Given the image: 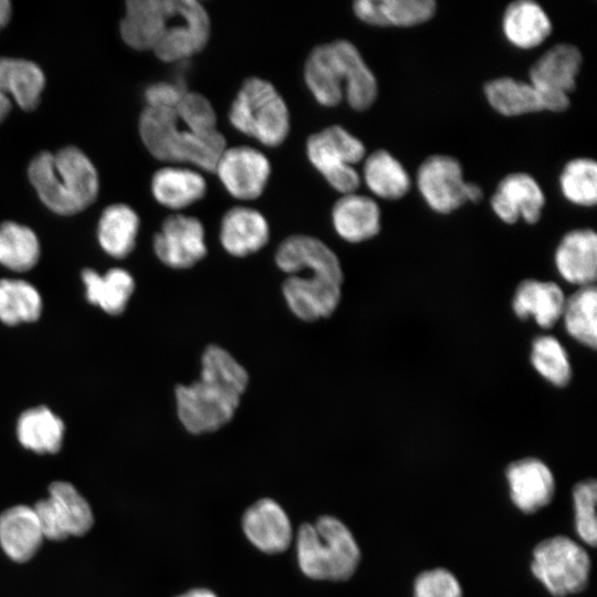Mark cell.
I'll list each match as a JSON object with an SVG mask.
<instances>
[{"instance_id": "obj_1", "label": "cell", "mask_w": 597, "mask_h": 597, "mask_svg": "<svg viewBox=\"0 0 597 597\" xmlns=\"http://www.w3.org/2000/svg\"><path fill=\"white\" fill-rule=\"evenodd\" d=\"M248 384V371L227 349L207 346L199 379L175 388L181 425L193 434L219 430L233 418Z\"/></svg>"}, {"instance_id": "obj_2", "label": "cell", "mask_w": 597, "mask_h": 597, "mask_svg": "<svg viewBox=\"0 0 597 597\" xmlns=\"http://www.w3.org/2000/svg\"><path fill=\"white\" fill-rule=\"evenodd\" d=\"M304 80L316 102L327 107L336 106L345 97L352 108L365 111L378 93L375 75L347 40L315 46L306 59Z\"/></svg>"}, {"instance_id": "obj_3", "label": "cell", "mask_w": 597, "mask_h": 597, "mask_svg": "<svg viewBox=\"0 0 597 597\" xmlns=\"http://www.w3.org/2000/svg\"><path fill=\"white\" fill-rule=\"evenodd\" d=\"M28 177L40 200L59 214H75L97 197V171L88 157L74 146L55 154H38L29 165Z\"/></svg>"}, {"instance_id": "obj_4", "label": "cell", "mask_w": 597, "mask_h": 597, "mask_svg": "<svg viewBox=\"0 0 597 597\" xmlns=\"http://www.w3.org/2000/svg\"><path fill=\"white\" fill-rule=\"evenodd\" d=\"M140 138L147 150L167 163L190 164L214 171L226 139L217 130L202 135L182 125L174 109L145 107L138 124Z\"/></svg>"}, {"instance_id": "obj_5", "label": "cell", "mask_w": 597, "mask_h": 597, "mask_svg": "<svg viewBox=\"0 0 597 597\" xmlns=\"http://www.w3.org/2000/svg\"><path fill=\"white\" fill-rule=\"evenodd\" d=\"M297 559L310 578L346 580L355 573L360 551L347 526L333 516L303 524L297 533Z\"/></svg>"}, {"instance_id": "obj_6", "label": "cell", "mask_w": 597, "mask_h": 597, "mask_svg": "<svg viewBox=\"0 0 597 597\" xmlns=\"http://www.w3.org/2000/svg\"><path fill=\"white\" fill-rule=\"evenodd\" d=\"M231 125L268 147L282 144L290 132L287 105L274 85L252 76L238 91L229 111Z\"/></svg>"}, {"instance_id": "obj_7", "label": "cell", "mask_w": 597, "mask_h": 597, "mask_svg": "<svg viewBox=\"0 0 597 597\" xmlns=\"http://www.w3.org/2000/svg\"><path fill=\"white\" fill-rule=\"evenodd\" d=\"M590 567L586 549L564 535L545 538L533 549L531 570L555 597L583 591L589 580Z\"/></svg>"}, {"instance_id": "obj_8", "label": "cell", "mask_w": 597, "mask_h": 597, "mask_svg": "<svg viewBox=\"0 0 597 597\" xmlns=\"http://www.w3.org/2000/svg\"><path fill=\"white\" fill-rule=\"evenodd\" d=\"M302 271L310 273L306 276L289 275L282 284L289 308L305 322L329 316L338 306L342 296L344 274L338 258L307 264L300 272Z\"/></svg>"}, {"instance_id": "obj_9", "label": "cell", "mask_w": 597, "mask_h": 597, "mask_svg": "<svg viewBox=\"0 0 597 597\" xmlns=\"http://www.w3.org/2000/svg\"><path fill=\"white\" fill-rule=\"evenodd\" d=\"M362 140L339 125L328 126L307 138L306 155L331 187L342 195L352 193L360 185L354 165L364 159Z\"/></svg>"}, {"instance_id": "obj_10", "label": "cell", "mask_w": 597, "mask_h": 597, "mask_svg": "<svg viewBox=\"0 0 597 597\" xmlns=\"http://www.w3.org/2000/svg\"><path fill=\"white\" fill-rule=\"evenodd\" d=\"M417 188L431 210L450 213L467 202H478L482 189L464 180L460 163L448 155H432L419 166Z\"/></svg>"}, {"instance_id": "obj_11", "label": "cell", "mask_w": 597, "mask_h": 597, "mask_svg": "<svg viewBox=\"0 0 597 597\" xmlns=\"http://www.w3.org/2000/svg\"><path fill=\"white\" fill-rule=\"evenodd\" d=\"M210 36V19L196 0H172L163 35L153 52L164 62H180L199 53Z\"/></svg>"}, {"instance_id": "obj_12", "label": "cell", "mask_w": 597, "mask_h": 597, "mask_svg": "<svg viewBox=\"0 0 597 597\" xmlns=\"http://www.w3.org/2000/svg\"><path fill=\"white\" fill-rule=\"evenodd\" d=\"M49 493L48 499L33 506L45 538L62 541L83 535L92 527V509L75 486L57 481L50 485Z\"/></svg>"}, {"instance_id": "obj_13", "label": "cell", "mask_w": 597, "mask_h": 597, "mask_svg": "<svg viewBox=\"0 0 597 597\" xmlns=\"http://www.w3.org/2000/svg\"><path fill=\"white\" fill-rule=\"evenodd\" d=\"M214 171L232 197L252 200L263 192L271 175V165L268 157L253 147H226Z\"/></svg>"}, {"instance_id": "obj_14", "label": "cell", "mask_w": 597, "mask_h": 597, "mask_svg": "<svg viewBox=\"0 0 597 597\" xmlns=\"http://www.w3.org/2000/svg\"><path fill=\"white\" fill-rule=\"evenodd\" d=\"M157 258L172 269H189L207 254L205 228L191 216L176 213L167 217L154 237Z\"/></svg>"}, {"instance_id": "obj_15", "label": "cell", "mask_w": 597, "mask_h": 597, "mask_svg": "<svg viewBox=\"0 0 597 597\" xmlns=\"http://www.w3.org/2000/svg\"><path fill=\"white\" fill-rule=\"evenodd\" d=\"M491 208L503 222L512 224L523 219L536 223L545 206V195L538 182L526 172H512L498 185Z\"/></svg>"}, {"instance_id": "obj_16", "label": "cell", "mask_w": 597, "mask_h": 597, "mask_svg": "<svg viewBox=\"0 0 597 597\" xmlns=\"http://www.w3.org/2000/svg\"><path fill=\"white\" fill-rule=\"evenodd\" d=\"M505 476L511 500L523 513H535L548 505L554 498V475L537 458H523L512 462L506 468Z\"/></svg>"}, {"instance_id": "obj_17", "label": "cell", "mask_w": 597, "mask_h": 597, "mask_svg": "<svg viewBox=\"0 0 597 597\" xmlns=\"http://www.w3.org/2000/svg\"><path fill=\"white\" fill-rule=\"evenodd\" d=\"M249 541L260 551L275 554L285 551L292 541V526L284 510L271 499L252 504L242 520Z\"/></svg>"}, {"instance_id": "obj_18", "label": "cell", "mask_w": 597, "mask_h": 597, "mask_svg": "<svg viewBox=\"0 0 597 597\" xmlns=\"http://www.w3.org/2000/svg\"><path fill=\"white\" fill-rule=\"evenodd\" d=\"M172 0H129L119 23L123 41L134 50H151L159 41L171 12Z\"/></svg>"}, {"instance_id": "obj_19", "label": "cell", "mask_w": 597, "mask_h": 597, "mask_svg": "<svg viewBox=\"0 0 597 597\" xmlns=\"http://www.w3.org/2000/svg\"><path fill=\"white\" fill-rule=\"evenodd\" d=\"M554 262L559 275L568 283L591 285L597 273V235L591 229H575L559 241Z\"/></svg>"}, {"instance_id": "obj_20", "label": "cell", "mask_w": 597, "mask_h": 597, "mask_svg": "<svg viewBox=\"0 0 597 597\" xmlns=\"http://www.w3.org/2000/svg\"><path fill=\"white\" fill-rule=\"evenodd\" d=\"M583 56L573 44L557 43L530 69V83L542 92L569 95L576 86Z\"/></svg>"}, {"instance_id": "obj_21", "label": "cell", "mask_w": 597, "mask_h": 597, "mask_svg": "<svg viewBox=\"0 0 597 597\" xmlns=\"http://www.w3.org/2000/svg\"><path fill=\"white\" fill-rule=\"evenodd\" d=\"M220 243L233 256H247L269 241L270 227L264 216L249 207H233L221 219Z\"/></svg>"}, {"instance_id": "obj_22", "label": "cell", "mask_w": 597, "mask_h": 597, "mask_svg": "<svg viewBox=\"0 0 597 597\" xmlns=\"http://www.w3.org/2000/svg\"><path fill=\"white\" fill-rule=\"evenodd\" d=\"M336 233L345 241L358 243L374 238L380 230V209L370 197L356 192L343 195L332 209Z\"/></svg>"}, {"instance_id": "obj_23", "label": "cell", "mask_w": 597, "mask_h": 597, "mask_svg": "<svg viewBox=\"0 0 597 597\" xmlns=\"http://www.w3.org/2000/svg\"><path fill=\"white\" fill-rule=\"evenodd\" d=\"M566 297L554 282L524 280L512 300L513 312L519 318L532 317L543 328H549L562 317Z\"/></svg>"}, {"instance_id": "obj_24", "label": "cell", "mask_w": 597, "mask_h": 597, "mask_svg": "<svg viewBox=\"0 0 597 597\" xmlns=\"http://www.w3.org/2000/svg\"><path fill=\"white\" fill-rule=\"evenodd\" d=\"M44 536L33 507L12 506L0 515V545L12 561L22 563L33 557Z\"/></svg>"}, {"instance_id": "obj_25", "label": "cell", "mask_w": 597, "mask_h": 597, "mask_svg": "<svg viewBox=\"0 0 597 597\" xmlns=\"http://www.w3.org/2000/svg\"><path fill=\"white\" fill-rule=\"evenodd\" d=\"M502 32L513 46L530 50L541 45L552 32V21L535 1L510 3L502 17Z\"/></svg>"}, {"instance_id": "obj_26", "label": "cell", "mask_w": 597, "mask_h": 597, "mask_svg": "<svg viewBox=\"0 0 597 597\" xmlns=\"http://www.w3.org/2000/svg\"><path fill=\"white\" fill-rule=\"evenodd\" d=\"M151 192L161 206L179 210L200 200L207 192V182L195 169L167 166L154 174Z\"/></svg>"}, {"instance_id": "obj_27", "label": "cell", "mask_w": 597, "mask_h": 597, "mask_svg": "<svg viewBox=\"0 0 597 597\" xmlns=\"http://www.w3.org/2000/svg\"><path fill=\"white\" fill-rule=\"evenodd\" d=\"M45 85L42 70L33 62L0 57V87L24 111L38 107Z\"/></svg>"}, {"instance_id": "obj_28", "label": "cell", "mask_w": 597, "mask_h": 597, "mask_svg": "<svg viewBox=\"0 0 597 597\" xmlns=\"http://www.w3.org/2000/svg\"><path fill=\"white\" fill-rule=\"evenodd\" d=\"M363 179L377 197L397 200L406 196L410 178L401 163L385 149L371 153L364 160Z\"/></svg>"}, {"instance_id": "obj_29", "label": "cell", "mask_w": 597, "mask_h": 597, "mask_svg": "<svg viewBox=\"0 0 597 597\" xmlns=\"http://www.w3.org/2000/svg\"><path fill=\"white\" fill-rule=\"evenodd\" d=\"M139 218L128 206L107 207L98 221L97 238L101 247L114 258H125L135 247Z\"/></svg>"}, {"instance_id": "obj_30", "label": "cell", "mask_w": 597, "mask_h": 597, "mask_svg": "<svg viewBox=\"0 0 597 597\" xmlns=\"http://www.w3.org/2000/svg\"><path fill=\"white\" fill-rule=\"evenodd\" d=\"M489 104L504 116H520L543 111L537 90L530 83L504 76L489 81L484 85Z\"/></svg>"}, {"instance_id": "obj_31", "label": "cell", "mask_w": 597, "mask_h": 597, "mask_svg": "<svg viewBox=\"0 0 597 597\" xmlns=\"http://www.w3.org/2000/svg\"><path fill=\"white\" fill-rule=\"evenodd\" d=\"M63 433L62 420L43 406L23 412L17 426L20 443L36 453L57 452L62 444Z\"/></svg>"}, {"instance_id": "obj_32", "label": "cell", "mask_w": 597, "mask_h": 597, "mask_svg": "<svg viewBox=\"0 0 597 597\" xmlns=\"http://www.w3.org/2000/svg\"><path fill=\"white\" fill-rule=\"evenodd\" d=\"M87 300L112 315L122 313L134 292L135 282L123 269H112L100 275L91 269L82 273Z\"/></svg>"}, {"instance_id": "obj_33", "label": "cell", "mask_w": 597, "mask_h": 597, "mask_svg": "<svg viewBox=\"0 0 597 597\" xmlns=\"http://www.w3.org/2000/svg\"><path fill=\"white\" fill-rule=\"evenodd\" d=\"M596 305L597 291L594 284L580 286L566 298L561 317L568 335L590 348L597 345Z\"/></svg>"}, {"instance_id": "obj_34", "label": "cell", "mask_w": 597, "mask_h": 597, "mask_svg": "<svg viewBox=\"0 0 597 597\" xmlns=\"http://www.w3.org/2000/svg\"><path fill=\"white\" fill-rule=\"evenodd\" d=\"M40 244L28 227L6 221L0 224V263L14 271H27L35 265Z\"/></svg>"}, {"instance_id": "obj_35", "label": "cell", "mask_w": 597, "mask_h": 597, "mask_svg": "<svg viewBox=\"0 0 597 597\" xmlns=\"http://www.w3.org/2000/svg\"><path fill=\"white\" fill-rule=\"evenodd\" d=\"M42 308L39 292L21 280L0 281V320L9 325L35 321Z\"/></svg>"}, {"instance_id": "obj_36", "label": "cell", "mask_w": 597, "mask_h": 597, "mask_svg": "<svg viewBox=\"0 0 597 597\" xmlns=\"http://www.w3.org/2000/svg\"><path fill=\"white\" fill-rule=\"evenodd\" d=\"M534 369L548 383L564 387L572 378V365L562 343L552 335H540L531 347Z\"/></svg>"}, {"instance_id": "obj_37", "label": "cell", "mask_w": 597, "mask_h": 597, "mask_svg": "<svg viewBox=\"0 0 597 597\" xmlns=\"http://www.w3.org/2000/svg\"><path fill=\"white\" fill-rule=\"evenodd\" d=\"M562 195L570 203L593 207L597 201V165L591 158L569 160L559 176Z\"/></svg>"}, {"instance_id": "obj_38", "label": "cell", "mask_w": 597, "mask_h": 597, "mask_svg": "<svg viewBox=\"0 0 597 597\" xmlns=\"http://www.w3.org/2000/svg\"><path fill=\"white\" fill-rule=\"evenodd\" d=\"M596 499L595 479H586L575 484L573 489L575 528L580 540L591 547H595L597 542Z\"/></svg>"}, {"instance_id": "obj_39", "label": "cell", "mask_w": 597, "mask_h": 597, "mask_svg": "<svg viewBox=\"0 0 597 597\" xmlns=\"http://www.w3.org/2000/svg\"><path fill=\"white\" fill-rule=\"evenodd\" d=\"M433 0H378L383 27H413L430 20L436 12Z\"/></svg>"}, {"instance_id": "obj_40", "label": "cell", "mask_w": 597, "mask_h": 597, "mask_svg": "<svg viewBox=\"0 0 597 597\" xmlns=\"http://www.w3.org/2000/svg\"><path fill=\"white\" fill-rule=\"evenodd\" d=\"M179 122L197 134L217 132V115L210 101L200 93L187 91L174 108Z\"/></svg>"}, {"instance_id": "obj_41", "label": "cell", "mask_w": 597, "mask_h": 597, "mask_svg": "<svg viewBox=\"0 0 597 597\" xmlns=\"http://www.w3.org/2000/svg\"><path fill=\"white\" fill-rule=\"evenodd\" d=\"M413 597H462V588L450 570L437 567L416 577Z\"/></svg>"}, {"instance_id": "obj_42", "label": "cell", "mask_w": 597, "mask_h": 597, "mask_svg": "<svg viewBox=\"0 0 597 597\" xmlns=\"http://www.w3.org/2000/svg\"><path fill=\"white\" fill-rule=\"evenodd\" d=\"M186 92L181 80L153 83L145 90L146 107L174 109Z\"/></svg>"}, {"instance_id": "obj_43", "label": "cell", "mask_w": 597, "mask_h": 597, "mask_svg": "<svg viewBox=\"0 0 597 597\" xmlns=\"http://www.w3.org/2000/svg\"><path fill=\"white\" fill-rule=\"evenodd\" d=\"M11 3L8 0H0V30L7 25L11 18Z\"/></svg>"}, {"instance_id": "obj_44", "label": "cell", "mask_w": 597, "mask_h": 597, "mask_svg": "<svg viewBox=\"0 0 597 597\" xmlns=\"http://www.w3.org/2000/svg\"><path fill=\"white\" fill-rule=\"evenodd\" d=\"M11 107V98L0 87V123L8 116Z\"/></svg>"}, {"instance_id": "obj_45", "label": "cell", "mask_w": 597, "mask_h": 597, "mask_svg": "<svg viewBox=\"0 0 597 597\" xmlns=\"http://www.w3.org/2000/svg\"><path fill=\"white\" fill-rule=\"evenodd\" d=\"M178 597H217V596L211 590L197 588V589H191Z\"/></svg>"}]
</instances>
